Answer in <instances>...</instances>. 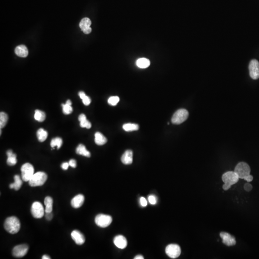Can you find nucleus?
Listing matches in <instances>:
<instances>
[{
  "mask_svg": "<svg viewBox=\"0 0 259 259\" xmlns=\"http://www.w3.org/2000/svg\"><path fill=\"white\" fill-rule=\"evenodd\" d=\"M134 259H144V258L143 256L141 255H137L136 256L134 257Z\"/></svg>",
  "mask_w": 259,
  "mask_h": 259,
  "instance_id": "nucleus-43",
  "label": "nucleus"
},
{
  "mask_svg": "<svg viewBox=\"0 0 259 259\" xmlns=\"http://www.w3.org/2000/svg\"><path fill=\"white\" fill-rule=\"evenodd\" d=\"M120 101V99L117 96L111 97L109 99L108 103L111 106H116Z\"/></svg>",
  "mask_w": 259,
  "mask_h": 259,
  "instance_id": "nucleus-32",
  "label": "nucleus"
},
{
  "mask_svg": "<svg viewBox=\"0 0 259 259\" xmlns=\"http://www.w3.org/2000/svg\"><path fill=\"white\" fill-rule=\"evenodd\" d=\"M139 128V125L137 124L129 123L124 124L123 125V129L126 132H132L137 131Z\"/></svg>",
  "mask_w": 259,
  "mask_h": 259,
  "instance_id": "nucleus-26",
  "label": "nucleus"
},
{
  "mask_svg": "<svg viewBox=\"0 0 259 259\" xmlns=\"http://www.w3.org/2000/svg\"><path fill=\"white\" fill-rule=\"evenodd\" d=\"M113 242L116 246L119 249H125L127 247V239L122 235H118L116 236L114 238Z\"/></svg>",
  "mask_w": 259,
  "mask_h": 259,
  "instance_id": "nucleus-15",
  "label": "nucleus"
},
{
  "mask_svg": "<svg viewBox=\"0 0 259 259\" xmlns=\"http://www.w3.org/2000/svg\"><path fill=\"white\" fill-rule=\"evenodd\" d=\"M250 76L254 80L259 78V62L257 60L253 59L250 62L249 66Z\"/></svg>",
  "mask_w": 259,
  "mask_h": 259,
  "instance_id": "nucleus-10",
  "label": "nucleus"
},
{
  "mask_svg": "<svg viewBox=\"0 0 259 259\" xmlns=\"http://www.w3.org/2000/svg\"><path fill=\"white\" fill-rule=\"evenodd\" d=\"M31 212L34 218H41L44 216L45 211H44V207L40 202L36 201L32 205Z\"/></svg>",
  "mask_w": 259,
  "mask_h": 259,
  "instance_id": "nucleus-9",
  "label": "nucleus"
},
{
  "mask_svg": "<svg viewBox=\"0 0 259 259\" xmlns=\"http://www.w3.org/2000/svg\"><path fill=\"white\" fill-rule=\"evenodd\" d=\"M189 116V112L185 109H179L176 111L171 119V122L174 124H180L186 121Z\"/></svg>",
  "mask_w": 259,
  "mask_h": 259,
  "instance_id": "nucleus-3",
  "label": "nucleus"
},
{
  "mask_svg": "<svg viewBox=\"0 0 259 259\" xmlns=\"http://www.w3.org/2000/svg\"><path fill=\"white\" fill-rule=\"evenodd\" d=\"M85 201L84 196L82 194H78L75 196L74 198L72 200L71 204L72 207L75 208H78L80 207L84 204Z\"/></svg>",
  "mask_w": 259,
  "mask_h": 259,
  "instance_id": "nucleus-17",
  "label": "nucleus"
},
{
  "mask_svg": "<svg viewBox=\"0 0 259 259\" xmlns=\"http://www.w3.org/2000/svg\"><path fill=\"white\" fill-rule=\"evenodd\" d=\"M69 166V163L64 162L62 164L61 167H62V169H64V170H67V169H68V167Z\"/></svg>",
  "mask_w": 259,
  "mask_h": 259,
  "instance_id": "nucleus-39",
  "label": "nucleus"
},
{
  "mask_svg": "<svg viewBox=\"0 0 259 259\" xmlns=\"http://www.w3.org/2000/svg\"><path fill=\"white\" fill-rule=\"evenodd\" d=\"M76 152L77 154L83 155L86 157H90L91 154L89 151L86 149L85 146L82 144L78 145L76 149Z\"/></svg>",
  "mask_w": 259,
  "mask_h": 259,
  "instance_id": "nucleus-22",
  "label": "nucleus"
},
{
  "mask_svg": "<svg viewBox=\"0 0 259 259\" xmlns=\"http://www.w3.org/2000/svg\"><path fill=\"white\" fill-rule=\"evenodd\" d=\"M79 95L80 98H81V99H82L84 97H85V96L86 95L85 94V93L84 92L80 91V92L79 93Z\"/></svg>",
  "mask_w": 259,
  "mask_h": 259,
  "instance_id": "nucleus-42",
  "label": "nucleus"
},
{
  "mask_svg": "<svg viewBox=\"0 0 259 259\" xmlns=\"http://www.w3.org/2000/svg\"><path fill=\"white\" fill-rule=\"evenodd\" d=\"M42 259H50V257L48 256V255H44L42 256Z\"/></svg>",
  "mask_w": 259,
  "mask_h": 259,
  "instance_id": "nucleus-44",
  "label": "nucleus"
},
{
  "mask_svg": "<svg viewBox=\"0 0 259 259\" xmlns=\"http://www.w3.org/2000/svg\"><path fill=\"white\" fill-rule=\"evenodd\" d=\"M45 217L48 220H51L53 217V214L52 212L51 213H46Z\"/></svg>",
  "mask_w": 259,
  "mask_h": 259,
  "instance_id": "nucleus-38",
  "label": "nucleus"
},
{
  "mask_svg": "<svg viewBox=\"0 0 259 259\" xmlns=\"http://www.w3.org/2000/svg\"><path fill=\"white\" fill-rule=\"evenodd\" d=\"M140 202L141 205L142 206L146 207L147 206V201H146V199L145 198L143 197H142L140 199Z\"/></svg>",
  "mask_w": 259,
  "mask_h": 259,
  "instance_id": "nucleus-36",
  "label": "nucleus"
},
{
  "mask_svg": "<svg viewBox=\"0 0 259 259\" xmlns=\"http://www.w3.org/2000/svg\"><path fill=\"white\" fill-rule=\"evenodd\" d=\"M82 99L83 104L86 105V106H88L89 104H90L91 101L90 98H89L88 96H87V95L85 96Z\"/></svg>",
  "mask_w": 259,
  "mask_h": 259,
  "instance_id": "nucleus-34",
  "label": "nucleus"
},
{
  "mask_svg": "<svg viewBox=\"0 0 259 259\" xmlns=\"http://www.w3.org/2000/svg\"><path fill=\"white\" fill-rule=\"evenodd\" d=\"M47 175L45 172H38L34 174L29 181V184L31 187H37L43 185L47 179Z\"/></svg>",
  "mask_w": 259,
  "mask_h": 259,
  "instance_id": "nucleus-2",
  "label": "nucleus"
},
{
  "mask_svg": "<svg viewBox=\"0 0 259 259\" xmlns=\"http://www.w3.org/2000/svg\"><path fill=\"white\" fill-rule=\"evenodd\" d=\"M4 229L11 234H15L19 231L20 229V221L15 216L8 217L4 222Z\"/></svg>",
  "mask_w": 259,
  "mask_h": 259,
  "instance_id": "nucleus-1",
  "label": "nucleus"
},
{
  "mask_svg": "<svg viewBox=\"0 0 259 259\" xmlns=\"http://www.w3.org/2000/svg\"><path fill=\"white\" fill-rule=\"evenodd\" d=\"M122 162L125 165L131 164L133 161V153L131 150L125 151L121 157Z\"/></svg>",
  "mask_w": 259,
  "mask_h": 259,
  "instance_id": "nucleus-16",
  "label": "nucleus"
},
{
  "mask_svg": "<svg viewBox=\"0 0 259 259\" xmlns=\"http://www.w3.org/2000/svg\"><path fill=\"white\" fill-rule=\"evenodd\" d=\"M148 201L151 205H155L157 202V199L154 195H150L148 197Z\"/></svg>",
  "mask_w": 259,
  "mask_h": 259,
  "instance_id": "nucleus-33",
  "label": "nucleus"
},
{
  "mask_svg": "<svg viewBox=\"0 0 259 259\" xmlns=\"http://www.w3.org/2000/svg\"><path fill=\"white\" fill-rule=\"evenodd\" d=\"M91 25V21L90 19L87 17H85L81 20L80 24H79V26L84 33L86 34H88L91 33L92 31V29L90 27Z\"/></svg>",
  "mask_w": 259,
  "mask_h": 259,
  "instance_id": "nucleus-13",
  "label": "nucleus"
},
{
  "mask_svg": "<svg viewBox=\"0 0 259 259\" xmlns=\"http://www.w3.org/2000/svg\"><path fill=\"white\" fill-rule=\"evenodd\" d=\"M78 120L80 122V126L82 128H87L88 129L91 128V123L86 119V116L84 114H81L79 115Z\"/></svg>",
  "mask_w": 259,
  "mask_h": 259,
  "instance_id": "nucleus-20",
  "label": "nucleus"
},
{
  "mask_svg": "<svg viewBox=\"0 0 259 259\" xmlns=\"http://www.w3.org/2000/svg\"><path fill=\"white\" fill-rule=\"evenodd\" d=\"M239 177L235 171H228L224 173L222 177L223 182L224 183L232 186L237 183L239 180Z\"/></svg>",
  "mask_w": 259,
  "mask_h": 259,
  "instance_id": "nucleus-7",
  "label": "nucleus"
},
{
  "mask_svg": "<svg viewBox=\"0 0 259 259\" xmlns=\"http://www.w3.org/2000/svg\"><path fill=\"white\" fill-rule=\"evenodd\" d=\"M15 53L19 57L25 58L27 57V56L28 55L29 51L25 46L21 45L16 48L15 49Z\"/></svg>",
  "mask_w": 259,
  "mask_h": 259,
  "instance_id": "nucleus-18",
  "label": "nucleus"
},
{
  "mask_svg": "<svg viewBox=\"0 0 259 259\" xmlns=\"http://www.w3.org/2000/svg\"><path fill=\"white\" fill-rule=\"evenodd\" d=\"M71 237L76 244L79 245L83 244L85 242V238L83 234L77 230L72 231L71 233Z\"/></svg>",
  "mask_w": 259,
  "mask_h": 259,
  "instance_id": "nucleus-14",
  "label": "nucleus"
},
{
  "mask_svg": "<svg viewBox=\"0 0 259 259\" xmlns=\"http://www.w3.org/2000/svg\"><path fill=\"white\" fill-rule=\"evenodd\" d=\"M244 189L246 191L249 192L252 191V186L249 183H247L244 186Z\"/></svg>",
  "mask_w": 259,
  "mask_h": 259,
  "instance_id": "nucleus-35",
  "label": "nucleus"
},
{
  "mask_svg": "<svg viewBox=\"0 0 259 259\" xmlns=\"http://www.w3.org/2000/svg\"><path fill=\"white\" fill-rule=\"evenodd\" d=\"M95 223L99 227L101 228H106L111 224L112 218L110 215L104 214H99L95 218Z\"/></svg>",
  "mask_w": 259,
  "mask_h": 259,
  "instance_id": "nucleus-6",
  "label": "nucleus"
},
{
  "mask_svg": "<svg viewBox=\"0 0 259 259\" xmlns=\"http://www.w3.org/2000/svg\"><path fill=\"white\" fill-rule=\"evenodd\" d=\"M8 158L7 163L9 166H12L16 165L17 163L16 155L13 153L12 150H9L7 151Z\"/></svg>",
  "mask_w": 259,
  "mask_h": 259,
  "instance_id": "nucleus-19",
  "label": "nucleus"
},
{
  "mask_svg": "<svg viewBox=\"0 0 259 259\" xmlns=\"http://www.w3.org/2000/svg\"><path fill=\"white\" fill-rule=\"evenodd\" d=\"M95 142L99 146H102L107 142V139L102 133L97 132L95 134Z\"/></svg>",
  "mask_w": 259,
  "mask_h": 259,
  "instance_id": "nucleus-21",
  "label": "nucleus"
},
{
  "mask_svg": "<svg viewBox=\"0 0 259 259\" xmlns=\"http://www.w3.org/2000/svg\"><path fill=\"white\" fill-rule=\"evenodd\" d=\"M22 178L25 182H29L34 174L33 166L30 163H25L21 168Z\"/></svg>",
  "mask_w": 259,
  "mask_h": 259,
  "instance_id": "nucleus-5",
  "label": "nucleus"
},
{
  "mask_svg": "<svg viewBox=\"0 0 259 259\" xmlns=\"http://www.w3.org/2000/svg\"><path fill=\"white\" fill-rule=\"evenodd\" d=\"M37 137L38 140L40 142H43L46 140L48 137V132L43 129H39L37 132Z\"/></svg>",
  "mask_w": 259,
  "mask_h": 259,
  "instance_id": "nucleus-27",
  "label": "nucleus"
},
{
  "mask_svg": "<svg viewBox=\"0 0 259 259\" xmlns=\"http://www.w3.org/2000/svg\"><path fill=\"white\" fill-rule=\"evenodd\" d=\"M150 61L146 58H140L136 61V65L140 68H146L150 65Z\"/></svg>",
  "mask_w": 259,
  "mask_h": 259,
  "instance_id": "nucleus-25",
  "label": "nucleus"
},
{
  "mask_svg": "<svg viewBox=\"0 0 259 259\" xmlns=\"http://www.w3.org/2000/svg\"><path fill=\"white\" fill-rule=\"evenodd\" d=\"M234 171L239 178L244 179L245 178L250 175L251 169L246 163L240 162L236 166Z\"/></svg>",
  "mask_w": 259,
  "mask_h": 259,
  "instance_id": "nucleus-4",
  "label": "nucleus"
},
{
  "mask_svg": "<svg viewBox=\"0 0 259 259\" xmlns=\"http://www.w3.org/2000/svg\"><path fill=\"white\" fill-rule=\"evenodd\" d=\"M8 119V117L7 114L5 113L4 112H1V113H0V127H1V129L3 128L7 124Z\"/></svg>",
  "mask_w": 259,
  "mask_h": 259,
  "instance_id": "nucleus-30",
  "label": "nucleus"
},
{
  "mask_svg": "<svg viewBox=\"0 0 259 259\" xmlns=\"http://www.w3.org/2000/svg\"><path fill=\"white\" fill-rule=\"evenodd\" d=\"M165 252L169 257L172 259H176L181 255V247L178 245L171 244L167 246Z\"/></svg>",
  "mask_w": 259,
  "mask_h": 259,
  "instance_id": "nucleus-8",
  "label": "nucleus"
},
{
  "mask_svg": "<svg viewBox=\"0 0 259 259\" xmlns=\"http://www.w3.org/2000/svg\"><path fill=\"white\" fill-rule=\"evenodd\" d=\"M15 183L10 184L11 189H14L16 191H18L21 188L22 185V181L19 175H16L14 177Z\"/></svg>",
  "mask_w": 259,
  "mask_h": 259,
  "instance_id": "nucleus-23",
  "label": "nucleus"
},
{
  "mask_svg": "<svg viewBox=\"0 0 259 259\" xmlns=\"http://www.w3.org/2000/svg\"><path fill=\"white\" fill-rule=\"evenodd\" d=\"M44 204L45 206V213H51L53 211V200L52 197L47 196L44 200Z\"/></svg>",
  "mask_w": 259,
  "mask_h": 259,
  "instance_id": "nucleus-24",
  "label": "nucleus"
},
{
  "mask_svg": "<svg viewBox=\"0 0 259 259\" xmlns=\"http://www.w3.org/2000/svg\"><path fill=\"white\" fill-rule=\"evenodd\" d=\"M66 104H68V105H72V103L71 101L70 100H67V101H66Z\"/></svg>",
  "mask_w": 259,
  "mask_h": 259,
  "instance_id": "nucleus-45",
  "label": "nucleus"
},
{
  "mask_svg": "<svg viewBox=\"0 0 259 259\" xmlns=\"http://www.w3.org/2000/svg\"><path fill=\"white\" fill-rule=\"evenodd\" d=\"M62 144V138L60 137H56L52 139V141L50 142V146L54 148L55 146H57V148L59 149L61 147Z\"/></svg>",
  "mask_w": 259,
  "mask_h": 259,
  "instance_id": "nucleus-29",
  "label": "nucleus"
},
{
  "mask_svg": "<svg viewBox=\"0 0 259 259\" xmlns=\"http://www.w3.org/2000/svg\"><path fill=\"white\" fill-rule=\"evenodd\" d=\"M231 186L229 185L228 184L224 183V184L223 185V189L224 191H228L231 188Z\"/></svg>",
  "mask_w": 259,
  "mask_h": 259,
  "instance_id": "nucleus-41",
  "label": "nucleus"
},
{
  "mask_svg": "<svg viewBox=\"0 0 259 259\" xmlns=\"http://www.w3.org/2000/svg\"><path fill=\"white\" fill-rule=\"evenodd\" d=\"M29 246L26 244L16 246L13 250V255L17 258H21L26 255L29 251Z\"/></svg>",
  "mask_w": 259,
  "mask_h": 259,
  "instance_id": "nucleus-11",
  "label": "nucleus"
},
{
  "mask_svg": "<svg viewBox=\"0 0 259 259\" xmlns=\"http://www.w3.org/2000/svg\"><path fill=\"white\" fill-rule=\"evenodd\" d=\"M35 119L39 122H42L45 120L46 114L43 111L40 110H35Z\"/></svg>",
  "mask_w": 259,
  "mask_h": 259,
  "instance_id": "nucleus-28",
  "label": "nucleus"
},
{
  "mask_svg": "<svg viewBox=\"0 0 259 259\" xmlns=\"http://www.w3.org/2000/svg\"><path fill=\"white\" fill-rule=\"evenodd\" d=\"M70 166L73 168H76V162L75 160H70L69 162Z\"/></svg>",
  "mask_w": 259,
  "mask_h": 259,
  "instance_id": "nucleus-37",
  "label": "nucleus"
},
{
  "mask_svg": "<svg viewBox=\"0 0 259 259\" xmlns=\"http://www.w3.org/2000/svg\"><path fill=\"white\" fill-rule=\"evenodd\" d=\"M62 110L63 113L66 115L70 114L72 112V108L71 105L68 104H62Z\"/></svg>",
  "mask_w": 259,
  "mask_h": 259,
  "instance_id": "nucleus-31",
  "label": "nucleus"
},
{
  "mask_svg": "<svg viewBox=\"0 0 259 259\" xmlns=\"http://www.w3.org/2000/svg\"><path fill=\"white\" fill-rule=\"evenodd\" d=\"M253 179V178L252 176L249 175L247 176L244 179H245V181H246L248 183H250V182H251L252 181Z\"/></svg>",
  "mask_w": 259,
  "mask_h": 259,
  "instance_id": "nucleus-40",
  "label": "nucleus"
},
{
  "mask_svg": "<svg viewBox=\"0 0 259 259\" xmlns=\"http://www.w3.org/2000/svg\"><path fill=\"white\" fill-rule=\"evenodd\" d=\"M222 243L228 246H232L236 245V240L235 237L227 232H222L220 234Z\"/></svg>",
  "mask_w": 259,
  "mask_h": 259,
  "instance_id": "nucleus-12",
  "label": "nucleus"
}]
</instances>
